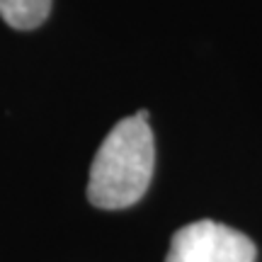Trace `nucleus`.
<instances>
[{
	"label": "nucleus",
	"mask_w": 262,
	"mask_h": 262,
	"mask_svg": "<svg viewBox=\"0 0 262 262\" xmlns=\"http://www.w3.org/2000/svg\"><path fill=\"white\" fill-rule=\"evenodd\" d=\"M156 146L148 126V112L141 110L117 124L90 165L88 199L97 209H126L136 204L153 178Z\"/></svg>",
	"instance_id": "nucleus-1"
},
{
	"label": "nucleus",
	"mask_w": 262,
	"mask_h": 262,
	"mask_svg": "<svg viewBox=\"0 0 262 262\" xmlns=\"http://www.w3.org/2000/svg\"><path fill=\"white\" fill-rule=\"evenodd\" d=\"M257 248L245 233L216 221L182 226L170 241L165 262H255Z\"/></svg>",
	"instance_id": "nucleus-2"
},
{
	"label": "nucleus",
	"mask_w": 262,
	"mask_h": 262,
	"mask_svg": "<svg viewBox=\"0 0 262 262\" xmlns=\"http://www.w3.org/2000/svg\"><path fill=\"white\" fill-rule=\"evenodd\" d=\"M51 0H0V17L15 29H34L49 17Z\"/></svg>",
	"instance_id": "nucleus-3"
}]
</instances>
